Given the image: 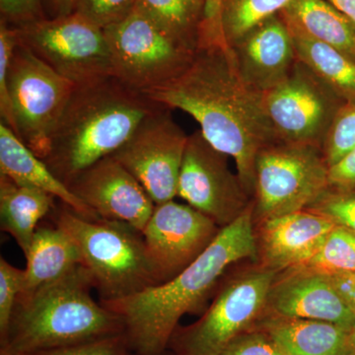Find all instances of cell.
Returning a JSON list of instances; mask_svg holds the SVG:
<instances>
[{
  "mask_svg": "<svg viewBox=\"0 0 355 355\" xmlns=\"http://www.w3.org/2000/svg\"><path fill=\"white\" fill-rule=\"evenodd\" d=\"M350 355H355V354H350Z\"/></svg>",
  "mask_w": 355,
  "mask_h": 355,
  "instance_id": "44",
  "label": "cell"
},
{
  "mask_svg": "<svg viewBox=\"0 0 355 355\" xmlns=\"http://www.w3.org/2000/svg\"><path fill=\"white\" fill-rule=\"evenodd\" d=\"M92 288L88 270L79 265L55 282L21 293L0 349L29 354L123 335V320L96 302Z\"/></svg>",
  "mask_w": 355,
  "mask_h": 355,
  "instance_id": "4",
  "label": "cell"
},
{
  "mask_svg": "<svg viewBox=\"0 0 355 355\" xmlns=\"http://www.w3.org/2000/svg\"><path fill=\"white\" fill-rule=\"evenodd\" d=\"M219 355H225V354H219Z\"/></svg>",
  "mask_w": 355,
  "mask_h": 355,
  "instance_id": "45",
  "label": "cell"
},
{
  "mask_svg": "<svg viewBox=\"0 0 355 355\" xmlns=\"http://www.w3.org/2000/svg\"><path fill=\"white\" fill-rule=\"evenodd\" d=\"M128 355H137V354H133L132 352H130V354H128ZM160 355H165L164 354H160ZM172 355H178L176 354H172Z\"/></svg>",
  "mask_w": 355,
  "mask_h": 355,
  "instance_id": "43",
  "label": "cell"
},
{
  "mask_svg": "<svg viewBox=\"0 0 355 355\" xmlns=\"http://www.w3.org/2000/svg\"><path fill=\"white\" fill-rule=\"evenodd\" d=\"M55 198L46 191L21 186L0 174L1 229L12 236L25 256L39 221L55 207Z\"/></svg>",
  "mask_w": 355,
  "mask_h": 355,
  "instance_id": "22",
  "label": "cell"
},
{
  "mask_svg": "<svg viewBox=\"0 0 355 355\" xmlns=\"http://www.w3.org/2000/svg\"><path fill=\"white\" fill-rule=\"evenodd\" d=\"M307 210L328 217L336 225L355 233V195L329 190Z\"/></svg>",
  "mask_w": 355,
  "mask_h": 355,
  "instance_id": "32",
  "label": "cell"
},
{
  "mask_svg": "<svg viewBox=\"0 0 355 355\" xmlns=\"http://www.w3.org/2000/svg\"><path fill=\"white\" fill-rule=\"evenodd\" d=\"M284 18V17H282ZM286 21L299 62L328 84L345 101H355V62L334 46L306 34Z\"/></svg>",
  "mask_w": 355,
  "mask_h": 355,
  "instance_id": "24",
  "label": "cell"
},
{
  "mask_svg": "<svg viewBox=\"0 0 355 355\" xmlns=\"http://www.w3.org/2000/svg\"><path fill=\"white\" fill-rule=\"evenodd\" d=\"M330 189L355 195V149L329 170Z\"/></svg>",
  "mask_w": 355,
  "mask_h": 355,
  "instance_id": "36",
  "label": "cell"
},
{
  "mask_svg": "<svg viewBox=\"0 0 355 355\" xmlns=\"http://www.w3.org/2000/svg\"><path fill=\"white\" fill-rule=\"evenodd\" d=\"M161 107L114 76L76 86L44 161L69 187L89 167L113 155Z\"/></svg>",
  "mask_w": 355,
  "mask_h": 355,
  "instance_id": "3",
  "label": "cell"
},
{
  "mask_svg": "<svg viewBox=\"0 0 355 355\" xmlns=\"http://www.w3.org/2000/svg\"><path fill=\"white\" fill-rule=\"evenodd\" d=\"M254 328L275 342L284 355H350V331L316 320L270 315Z\"/></svg>",
  "mask_w": 355,
  "mask_h": 355,
  "instance_id": "20",
  "label": "cell"
},
{
  "mask_svg": "<svg viewBox=\"0 0 355 355\" xmlns=\"http://www.w3.org/2000/svg\"><path fill=\"white\" fill-rule=\"evenodd\" d=\"M355 25V0H328Z\"/></svg>",
  "mask_w": 355,
  "mask_h": 355,
  "instance_id": "40",
  "label": "cell"
},
{
  "mask_svg": "<svg viewBox=\"0 0 355 355\" xmlns=\"http://www.w3.org/2000/svg\"><path fill=\"white\" fill-rule=\"evenodd\" d=\"M275 273L270 268L229 282L197 323L176 329L168 347L178 355L221 354L236 336L258 324Z\"/></svg>",
  "mask_w": 355,
  "mask_h": 355,
  "instance_id": "10",
  "label": "cell"
},
{
  "mask_svg": "<svg viewBox=\"0 0 355 355\" xmlns=\"http://www.w3.org/2000/svg\"><path fill=\"white\" fill-rule=\"evenodd\" d=\"M137 3V0H77L74 12L104 30L128 18Z\"/></svg>",
  "mask_w": 355,
  "mask_h": 355,
  "instance_id": "30",
  "label": "cell"
},
{
  "mask_svg": "<svg viewBox=\"0 0 355 355\" xmlns=\"http://www.w3.org/2000/svg\"><path fill=\"white\" fill-rule=\"evenodd\" d=\"M161 107L149 114L123 146L113 154L141 184L154 203L177 197L178 182L189 135Z\"/></svg>",
  "mask_w": 355,
  "mask_h": 355,
  "instance_id": "12",
  "label": "cell"
},
{
  "mask_svg": "<svg viewBox=\"0 0 355 355\" xmlns=\"http://www.w3.org/2000/svg\"><path fill=\"white\" fill-rule=\"evenodd\" d=\"M130 354L125 335L109 336L94 342L60 349L42 350L23 355H128Z\"/></svg>",
  "mask_w": 355,
  "mask_h": 355,
  "instance_id": "33",
  "label": "cell"
},
{
  "mask_svg": "<svg viewBox=\"0 0 355 355\" xmlns=\"http://www.w3.org/2000/svg\"><path fill=\"white\" fill-rule=\"evenodd\" d=\"M0 355H23L6 349H0Z\"/></svg>",
  "mask_w": 355,
  "mask_h": 355,
  "instance_id": "42",
  "label": "cell"
},
{
  "mask_svg": "<svg viewBox=\"0 0 355 355\" xmlns=\"http://www.w3.org/2000/svg\"><path fill=\"white\" fill-rule=\"evenodd\" d=\"M25 270L0 258V345L6 343L17 299L24 286Z\"/></svg>",
  "mask_w": 355,
  "mask_h": 355,
  "instance_id": "29",
  "label": "cell"
},
{
  "mask_svg": "<svg viewBox=\"0 0 355 355\" xmlns=\"http://www.w3.org/2000/svg\"><path fill=\"white\" fill-rule=\"evenodd\" d=\"M338 293L355 313V273L329 277Z\"/></svg>",
  "mask_w": 355,
  "mask_h": 355,
  "instance_id": "37",
  "label": "cell"
},
{
  "mask_svg": "<svg viewBox=\"0 0 355 355\" xmlns=\"http://www.w3.org/2000/svg\"><path fill=\"white\" fill-rule=\"evenodd\" d=\"M25 257L27 266L21 293L36 291L83 265L76 243L58 226L37 229Z\"/></svg>",
  "mask_w": 355,
  "mask_h": 355,
  "instance_id": "21",
  "label": "cell"
},
{
  "mask_svg": "<svg viewBox=\"0 0 355 355\" xmlns=\"http://www.w3.org/2000/svg\"><path fill=\"white\" fill-rule=\"evenodd\" d=\"M55 220L78 248L83 266L101 302L127 298L160 284L144 235L130 224L102 218L90 220L65 205L58 210Z\"/></svg>",
  "mask_w": 355,
  "mask_h": 355,
  "instance_id": "5",
  "label": "cell"
},
{
  "mask_svg": "<svg viewBox=\"0 0 355 355\" xmlns=\"http://www.w3.org/2000/svg\"><path fill=\"white\" fill-rule=\"evenodd\" d=\"M228 48L245 83L261 94L282 83L297 62L291 31L280 13Z\"/></svg>",
  "mask_w": 355,
  "mask_h": 355,
  "instance_id": "16",
  "label": "cell"
},
{
  "mask_svg": "<svg viewBox=\"0 0 355 355\" xmlns=\"http://www.w3.org/2000/svg\"><path fill=\"white\" fill-rule=\"evenodd\" d=\"M254 203L224 226L216 239L179 275L127 298L100 301L123 320L128 349L137 355L164 354L181 318L202 307L229 266L258 254Z\"/></svg>",
  "mask_w": 355,
  "mask_h": 355,
  "instance_id": "2",
  "label": "cell"
},
{
  "mask_svg": "<svg viewBox=\"0 0 355 355\" xmlns=\"http://www.w3.org/2000/svg\"><path fill=\"white\" fill-rule=\"evenodd\" d=\"M0 172L16 184L50 193L84 218L100 219L51 172L43 159L33 153L3 123H0Z\"/></svg>",
  "mask_w": 355,
  "mask_h": 355,
  "instance_id": "19",
  "label": "cell"
},
{
  "mask_svg": "<svg viewBox=\"0 0 355 355\" xmlns=\"http://www.w3.org/2000/svg\"><path fill=\"white\" fill-rule=\"evenodd\" d=\"M69 188L100 218L125 222L141 233L155 209L137 178L113 156L89 167Z\"/></svg>",
  "mask_w": 355,
  "mask_h": 355,
  "instance_id": "15",
  "label": "cell"
},
{
  "mask_svg": "<svg viewBox=\"0 0 355 355\" xmlns=\"http://www.w3.org/2000/svg\"><path fill=\"white\" fill-rule=\"evenodd\" d=\"M221 354L284 355L265 331L253 328L236 336Z\"/></svg>",
  "mask_w": 355,
  "mask_h": 355,
  "instance_id": "34",
  "label": "cell"
},
{
  "mask_svg": "<svg viewBox=\"0 0 355 355\" xmlns=\"http://www.w3.org/2000/svg\"><path fill=\"white\" fill-rule=\"evenodd\" d=\"M7 86L17 137L44 160L76 85L18 42L7 70Z\"/></svg>",
  "mask_w": 355,
  "mask_h": 355,
  "instance_id": "7",
  "label": "cell"
},
{
  "mask_svg": "<svg viewBox=\"0 0 355 355\" xmlns=\"http://www.w3.org/2000/svg\"><path fill=\"white\" fill-rule=\"evenodd\" d=\"M266 307L277 316L328 322L349 331L355 324V313L331 279L304 270L272 286Z\"/></svg>",
  "mask_w": 355,
  "mask_h": 355,
  "instance_id": "17",
  "label": "cell"
},
{
  "mask_svg": "<svg viewBox=\"0 0 355 355\" xmlns=\"http://www.w3.org/2000/svg\"><path fill=\"white\" fill-rule=\"evenodd\" d=\"M295 270L327 277L355 273V233L336 225L317 254Z\"/></svg>",
  "mask_w": 355,
  "mask_h": 355,
  "instance_id": "27",
  "label": "cell"
},
{
  "mask_svg": "<svg viewBox=\"0 0 355 355\" xmlns=\"http://www.w3.org/2000/svg\"><path fill=\"white\" fill-rule=\"evenodd\" d=\"M322 148L275 139L257 156L254 216L260 220L312 207L330 190Z\"/></svg>",
  "mask_w": 355,
  "mask_h": 355,
  "instance_id": "6",
  "label": "cell"
},
{
  "mask_svg": "<svg viewBox=\"0 0 355 355\" xmlns=\"http://www.w3.org/2000/svg\"><path fill=\"white\" fill-rule=\"evenodd\" d=\"M355 149V101L345 102L336 113L324 139L323 150L329 168Z\"/></svg>",
  "mask_w": 355,
  "mask_h": 355,
  "instance_id": "28",
  "label": "cell"
},
{
  "mask_svg": "<svg viewBox=\"0 0 355 355\" xmlns=\"http://www.w3.org/2000/svg\"><path fill=\"white\" fill-rule=\"evenodd\" d=\"M336 226L328 217L307 209L266 219L261 245L266 263L275 270L300 268L317 254Z\"/></svg>",
  "mask_w": 355,
  "mask_h": 355,
  "instance_id": "18",
  "label": "cell"
},
{
  "mask_svg": "<svg viewBox=\"0 0 355 355\" xmlns=\"http://www.w3.org/2000/svg\"><path fill=\"white\" fill-rule=\"evenodd\" d=\"M0 20L16 28L46 18L42 0H0Z\"/></svg>",
  "mask_w": 355,
  "mask_h": 355,
  "instance_id": "35",
  "label": "cell"
},
{
  "mask_svg": "<svg viewBox=\"0 0 355 355\" xmlns=\"http://www.w3.org/2000/svg\"><path fill=\"white\" fill-rule=\"evenodd\" d=\"M221 0H207V31L209 35H218L217 20Z\"/></svg>",
  "mask_w": 355,
  "mask_h": 355,
  "instance_id": "39",
  "label": "cell"
},
{
  "mask_svg": "<svg viewBox=\"0 0 355 355\" xmlns=\"http://www.w3.org/2000/svg\"><path fill=\"white\" fill-rule=\"evenodd\" d=\"M227 157L196 130L189 135L178 182L177 196L221 228L252 203L238 174L229 169Z\"/></svg>",
  "mask_w": 355,
  "mask_h": 355,
  "instance_id": "13",
  "label": "cell"
},
{
  "mask_svg": "<svg viewBox=\"0 0 355 355\" xmlns=\"http://www.w3.org/2000/svg\"><path fill=\"white\" fill-rule=\"evenodd\" d=\"M137 10L177 43L197 51L207 31V0H137Z\"/></svg>",
  "mask_w": 355,
  "mask_h": 355,
  "instance_id": "25",
  "label": "cell"
},
{
  "mask_svg": "<svg viewBox=\"0 0 355 355\" xmlns=\"http://www.w3.org/2000/svg\"><path fill=\"white\" fill-rule=\"evenodd\" d=\"M280 15L355 62V25L328 0H292Z\"/></svg>",
  "mask_w": 355,
  "mask_h": 355,
  "instance_id": "23",
  "label": "cell"
},
{
  "mask_svg": "<svg viewBox=\"0 0 355 355\" xmlns=\"http://www.w3.org/2000/svg\"><path fill=\"white\" fill-rule=\"evenodd\" d=\"M104 32L111 51L114 76L142 94L179 76L196 53L177 43L137 9Z\"/></svg>",
  "mask_w": 355,
  "mask_h": 355,
  "instance_id": "9",
  "label": "cell"
},
{
  "mask_svg": "<svg viewBox=\"0 0 355 355\" xmlns=\"http://www.w3.org/2000/svg\"><path fill=\"white\" fill-rule=\"evenodd\" d=\"M350 343H352V354H355V324L350 331Z\"/></svg>",
  "mask_w": 355,
  "mask_h": 355,
  "instance_id": "41",
  "label": "cell"
},
{
  "mask_svg": "<svg viewBox=\"0 0 355 355\" xmlns=\"http://www.w3.org/2000/svg\"><path fill=\"white\" fill-rule=\"evenodd\" d=\"M16 31L19 43L76 86L114 76L104 30L78 13L44 18Z\"/></svg>",
  "mask_w": 355,
  "mask_h": 355,
  "instance_id": "8",
  "label": "cell"
},
{
  "mask_svg": "<svg viewBox=\"0 0 355 355\" xmlns=\"http://www.w3.org/2000/svg\"><path fill=\"white\" fill-rule=\"evenodd\" d=\"M347 101L302 62L266 92L263 103L277 139L323 148L336 113Z\"/></svg>",
  "mask_w": 355,
  "mask_h": 355,
  "instance_id": "11",
  "label": "cell"
},
{
  "mask_svg": "<svg viewBox=\"0 0 355 355\" xmlns=\"http://www.w3.org/2000/svg\"><path fill=\"white\" fill-rule=\"evenodd\" d=\"M146 96L193 116L205 139L234 159L240 181L254 198L257 156L277 139L263 94L245 83L227 44H202L184 71Z\"/></svg>",
  "mask_w": 355,
  "mask_h": 355,
  "instance_id": "1",
  "label": "cell"
},
{
  "mask_svg": "<svg viewBox=\"0 0 355 355\" xmlns=\"http://www.w3.org/2000/svg\"><path fill=\"white\" fill-rule=\"evenodd\" d=\"M219 231L216 222L191 205L174 200L156 205L142 235L160 284L190 266Z\"/></svg>",
  "mask_w": 355,
  "mask_h": 355,
  "instance_id": "14",
  "label": "cell"
},
{
  "mask_svg": "<svg viewBox=\"0 0 355 355\" xmlns=\"http://www.w3.org/2000/svg\"><path fill=\"white\" fill-rule=\"evenodd\" d=\"M77 0H42L44 17L48 19L64 17L76 10Z\"/></svg>",
  "mask_w": 355,
  "mask_h": 355,
  "instance_id": "38",
  "label": "cell"
},
{
  "mask_svg": "<svg viewBox=\"0 0 355 355\" xmlns=\"http://www.w3.org/2000/svg\"><path fill=\"white\" fill-rule=\"evenodd\" d=\"M292 0H221L217 28L222 41L234 44L250 30L282 12Z\"/></svg>",
  "mask_w": 355,
  "mask_h": 355,
  "instance_id": "26",
  "label": "cell"
},
{
  "mask_svg": "<svg viewBox=\"0 0 355 355\" xmlns=\"http://www.w3.org/2000/svg\"><path fill=\"white\" fill-rule=\"evenodd\" d=\"M17 43L16 28L0 20V114L1 123L10 128L16 135L17 128L7 86V70Z\"/></svg>",
  "mask_w": 355,
  "mask_h": 355,
  "instance_id": "31",
  "label": "cell"
}]
</instances>
